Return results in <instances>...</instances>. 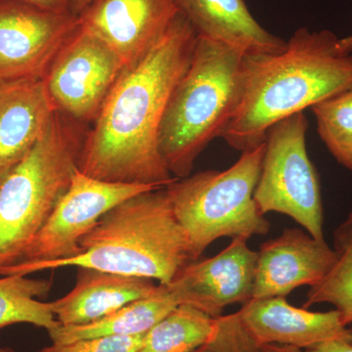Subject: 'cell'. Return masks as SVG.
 <instances>
[{"label": "cell", "mask_w": 352, "mask_h": 352, "mask_svg": "<svg viewBox=\"0 0 352 352\" xmlns=\"http://www.w3.org/2000/svg\"><path fill=\"white\" fill-rule=\"evenodd\" d=\"M199 36L227 44L245 55L277 54L287 41L264 29L245 0H177Z\"/></svg>", "instance_id": "cell-17"}, {"label": "cell", "mask_w": 352, "mask_h": 352, "mask_svg": "<svg viewBox=\"0 0 352 352\" xmlns=\"http://www.w3.org/2000/svg\"><path fill=\"white\" fill-rule=\"evenodd\" d=\"M335 258L325 240L302 229H284L259 248L252 298H286L298 287H314L327 275Z\"/></svg>", "instance_id": "cell-13"}, {"label": "cell", "mask_w": 352, "mask_h": 352, "mask_svg": "<svg viewBox=\"0 0 352 352\" xmlns=\"http://www.w3.org/2000/svg\"><path fill=\"white\" fill-rule=\"evenodd\" d=\"M317 132L333 159L352 171V87L311 108Z\"/></svg>", "instance_id": "cell-22"}, {"label": "cell", "mask_w": 352, "mask_h": 352, "mask_svg": "<svg viewBox=\"0 0 352 352\" xmlns=\"http://www.w3.org/2000/svg\"><path fill=\"white\" fill-rule=\"evenodd\" d=\"M264 148L242 152L226 170L200 171L166 187L196 259L222 237L265 236L270 223L259 212L254 194L263 166Z\"/></svg>", "instance_id": "cell-6"}, {"label": "cell", "mask_w": 352, "mask_h": 352, "mask_svg": "<svg viewBox=\"0 0 352 352\" xmlns=\"http://www.w3.org/2000/svg\"><path fill=\"white\" fill-rule=\"evenodd\" d=\"M217 318L189 305H180L146 333L138 352H192L203 346Z\"/></svg>", "instance_id": "cell-20"}, {"label": "cell", "mask_w": 352, "mask_h": 352, "mask_svg": "<svg viewBox=\"0 0 352 352\" xmlns=\"http://www.w3.org/2000/svg\"><path fill=\"white\" fill-rule=\"evenodd\" d=\"M307 129L302 112L280 120L267 131L254 199L261 214L288 215L315 239L324 240L320 182L308 156Z\"/></svg>", "instance_id": "cell-7"}, {"label": "cell", "mask_w": 352, "mask_h": 352, "mask_svg": "<svg viewBox=\"0 0 352 352\" xmlns=\"http://www.w3.org/2000/svg\"><path fill=\"white\" fill-rule=\"evenodd\" d=\"M51 288V280L17 274L0 278V331L20 323L32 324L47 332L59 327L50 303L36 298L47 296Z\"/></svg>", "instance_id": "cell-19"}, {"label": "cell", "mask_w": 352, "mask_h": 352, "mask_svg": "<svg viewBox=\"0 0 352 352\" xmlns=\"http://www.w3.org/2000/svg\"><path fill=\"white\" fill-rule=\"evenodd\" d=\"M178 13L177 0H92L78 19L126 68L151 50Z\"/></svg>", "instance_id": "cell-11"}, {"label": "cell", "mask_w": 352, "mask_h": 352, "mask_svg": "<svg viewBox=\"0 0 352 352\" xmlns=\"http://www.w3.org/2000/svg\"><path fill=\"white\" fill-rule=\"evenodd\" d=\"M91 1L92 0H69V10L78 16Z\"/></svg>", "instance_id": "cell-27"}, {"label": "cell", "mask_w": 352, "mask_h": 352, "mask_svg": "<svg viewBox=\"0 0 352 352\" xmlns=\"http://www.w3.org/2000/svg\"><path fill=\"white\" fill-rule=\"evenodd\" d=\"M244 59L237 48L198 36L160 131V153L173 177L191 175L201 153L221 138L240 100Z\"/></svg>", "instance_id": "cell-4"}, {"label": "cell", "mask_w": 352, "mask_h": 352, "mask_svg": "<svg viewBox=\"0 0 352 352\" xmlns=\"http://www.w3.org/2000/svg\"><path fill=\"white\" fill-rule=\"evenodd\" d=\"M148 298L126 305L113 314L85 325L62 326L48 332L55 344L98 337H129L149 332L178 305H184L182 294L170 283Z\"/></svg>", "instance_id": "cell-18"}, {"label": "cell", "mask_w": 352, "mask_h": 352, "mask_svg": "<svg viewBox=\"0 0 352 352\" xmlns=\"http://www.w3.org/2000/svg\"><path fill=\"white\" fill-rule=\"evenodd\" d=\"M198 34L182 12L140 59L122 69L83 139L78 168L108 182L168 186L159 138L176 85L188 69Z\"/></svg>", "instance_id": "cell-1"}, {"label": "cell", "mask_w": 352, "mask_h": 352, "mask_svg": "<svg viewBox=\"0 0 352 352\" xmlns=\"http://www.w3.org/2000/svg\"><path fill=\"white\" fill-rule=\"evenodd\" d=\"M261 346L264 352H302L296 347L279 346V344H265Z\"/></svg>", "instance_id": "cell-28"}, {"label": "cell", "mask_w": 352, "mask_h": 352, "mask_svg": "<svg viewBox=\"0 0 352 352\" xmlns=\"http://www.w3.org/2000/svg\"><path fill=\"white\" fill-rule=\"evenodd\" d=\"M339 47L344 54H352V34L346 38H340Z\"/></svg>", "instance_id": "cell-29"}, {"label": "cell", "mask_w": 352, "mask_h": 352, "mask_svg": "<svg viewBox=\"0 0 352 352\" xmlns=\"http://www.w3.org/2000/svg\"><path fill=\"white\" fill-rule=\"evenodd\" d=\"M82 143L56 111L32 151L0 184V271L20 261L68 191Z\"/></svg>", "instance_id": "cell-5"}, {"label": "cell", "mask_w": 352, "mask_h": 352, "mask_svg": "<svg viewBox=\"0 0 352 352\" xmlns=\"http://www.w3.org/2000/svg\"><path fill=\"white\" fill-rule=\"evenodd\" d=\"M192 352H264L263 346L245 327L239 314L221 315L217 318L210 339Z\"/></svg>", "instance_id": "cell-23"}, {"label": "cell", "mask_w": 352, "mask_h": 352, "mask_svg": "<svg viewBox=\"0 0 352 352\" xmlns=\"http://www.w3.org/2000/svg\"><path fill=\"white\" fill-rule=\"evenodd\" d=\"M195 261L164 187L143 192L111 208L80 241L78 256L36 264L24 275L74 266L168 285Z\"/></svg>", "instance_id": "cell-3"}, {"label": "cell", "mask_w": 352, "mask_h": 352, "mask_svg": "<svg viewBox=\"0 0 352 352\" xmlns=\"http://www.w3.org/2000/svg\"><path fill=\"white\" fill-rule=\"evenodd\" d=\"M162 287L148 278L76 267L75 287L63 298L50 303L60 325H85L109 316L129 303L159 293Z\"/></svg>", "instance_id": "cell-15"}, {"label": "cell", "mask_w": 352, "mask_h": 352, "mask_svg": "<svg viewBox=\"0 0 352 352\" xmlns=\"http://www.w3.org/2000/svg\"><path fill=\"white\" fill-rule=\"evenodd\" d=\"M329 30L300 28L277 54L245 55L242 91L221 138L238 151L261 144L280 120L352 87V54Z\"/></svg>", "instance_id": "cell-2"}, {"label": "cell", "mask_w": 352, "mask_h": 352, "mask_svg": "<svg viewBox=\"0 0 352 352\" xmlns=\"http://www.w3.org/2000/svg\"><path fill=\"white\" fill-rule=\"evenodd\" d=\"M18 1L25 2V3L53 11H71L69 10V0H18Z\"/></svg>", "instance_id": "cell-26"}, {"label": "cell", "mask_w": 352, "mask_h": 352, "mask_svg": "<svg viewBox=\"0 0 352 352\" xmlns=\"http://www.w3.org/2000/svg\"><path fill=\"white\" fill-rule=\"evenodd\" d=\"M161 188L151 185L103 182L85 175L78 168L68 191L20 261L0 271V275H24L28 268L36 264L78 256L80 241L111 208L143 192Z\"/></svg>", "instance_id": "cell-8"}, {"label": "cell", "mask_w": 352, "mask_h": 352, "mask_svg": "<svg viewBox=\"0 0 352 352\" xmlns=\"http://www.w3.org/2000/svg\"><path fill=\"white\" fill-rule=\"evenodd\" d=\"M55 112L43 78L0 87V184L32 151Z\"/></svg>", "instance_id": "cell-16"}, {"label": "cell", "mask_w": 352, "mask_h": 352, "mask_svg": "<svg viewBox=\"0 0 352 352\" xmlns=\"http://www.w3.org/2000/svg\"><path fill=\"white\" fill-rule=\"evenodd\" d=\"M78 25L71 11L0 0V87L43 78Z\"/></svg>", "instance_id": "cell-10"}, {"label": "cell", "mask_w": 352, "mask_h": 352, "mask_svg": "<svg viewBox=\"0 0 352 352\" xmlns=\"http://www.w3.org/2000/svg\"><path fill=\"white\" fill-rule=\"evenodd\" d=\"M146 333L129 337L91 338L63 344H52L36 352H138Z\"/></svg>", "instance_id": "cell-24"}, {"label": "cell", "mask_w": 352, "mask_h": 352, "mask_svg": "<svg viewBox=\"0 0 352 352\" xmlns=\"http://www.w3.org/2000/svg\"><path fill=\"white\" fill-rule=\"evenodd\" d=\"M238 314L261 346L279 344L305 351L328 340L352 336V329L337 309L309 311L293 307L282 296L252 298Z\"/></svg>", "instance_id": "cell-14"}, {"label": "cell", "mask_w": 352, "mask_h": 352, "mask_svg": "<svg viewBox=\"0 0 352 352\" xmlns=\"http://www.w3.org/2000/svg\"><path fill=\"white\" fill-rule=\"evenodd\" d=\"M302 352H352V336L328 340Z\"/></svg>", "instance_id": "cell-25"}, {"label": "cell", "mask_w": 352, "mask_h": 352, "mask_svg": "<svg viewBox=\"0 0 352 352\" xmlns=\"http://www.w3.org/2000/svg\"><path fill=\"white\" fill-rule=\"evenodd\" d=\"M124 65L101 41L78 25L43 76L57 112L96 120Z\"/></svg>", "instance_id": "cell-9"}, {"label": "cell", "mask_w": 352, "mask_h": 352, "mask_svg": "<svg viewBox=\"0 0 352 352\" xmlns=\"http://www.w3.org/2000/svg\"><path fill=\"white\" fill-rule=\"evenodd\" d=\"M247 242L245 238H233L217 256L187 265L173 281L184 305L219 318L228 305L249 302L254 296L258 252Z\"/></svg>", "instance_id": "cell-12"}, {"label": "cell", "mask_w": 352, "mask_h": 352, "mask_svg": "<svg viewBox=\"0 0 352 352\" xmlns=\"http://www.w3.org/2000/svg\"><path fill=\"white\" fill-rule=\"evenodd\" d=\"M335 263L324 279L307 292L303 308L330 303L342 315V321L352 323V210L333 233Z\"/></svg>", "instance_id": "cell-21"}, {"label": "cell", "mask_w": 352, "mask_h": 352, "mask_svg": "<svg viewBox=\"0 0 352 352\" xmlns=\"http://www.w3.org/2000/svg\"><path fill=\"white\" fill-rule=\"evenodd\" d=\"M0 352H14L12 349H0Z\"/></svg>", "instance_id": "cell-30"}]
</instances>
